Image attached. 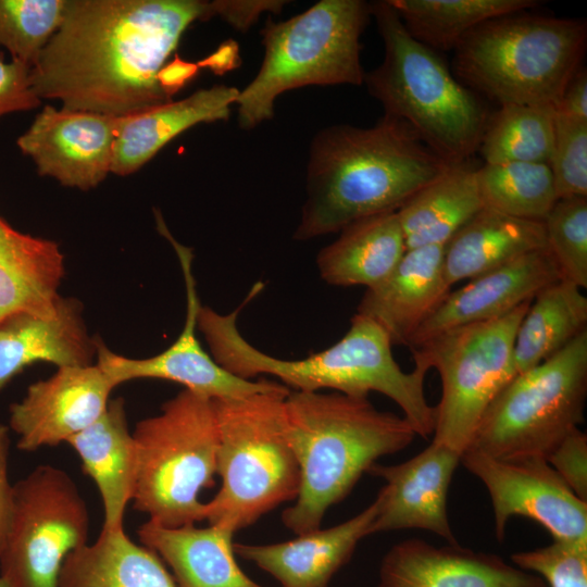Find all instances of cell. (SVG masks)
I'll return each mask as SVG.
<instances>
[{"label": "cell", "mask_w": 587, "mask_h": 587, "mask_svg": "<svg viewBox=\"0 0 587 587\" xmlns=\"http://www.w3.org/2000/svg\"><path fill=\"white\" fill-rule=\"evenodd\" d=\"M217 1L65 0L62 21L30 68L40 99L125 117L172 101L158 73Z\"/></svg>", "instance_id": "6da1fadb"}, {"label": "cell", "mask_w": 587, "mask_h": 587, "mask_svg": "<svg viewBox=\"0 0 587 587\" xmlns=\"http://www.w3.org/2000/svg\"><path fill=\"white\" fill-rule=\"evenodd\" d=\"M451 165L385 114L372 127H325L311 142L307 199L294 238L313 239L397 212Z\"/></svg>", "instance_id": "7a4b0ae2"}, {"label": "cell", "mask_w": 587, "mask_h": 587, "mask_svg": "<svg viewBox=\"0 0 587 587\" xmlns=\"http://www.w3.org/2000/svg\"><path fill=\"white\" fill-rule=\"evenodd\" d=\"M240 308L227 314L200 307L197 329L204 336L211 357L233 375L252 379L276 377L297 391L330 389L354 397L376 391L402 411L416 436L434 434L436 408L428 403L424 380L428 370L415 364L403 371L392 354L387 333L374 321L354 314L347 333L330 347L299 360H283L251 345L237 327Z\"/></svg>", "instance_id": "3957f363"}, {"label": "cell", "mask_w": 587, "mask_h": 587, "mask_svg": "<svg viewBox=\"0 0 587 587\" xmlns=\"http://www.w3.org/2000/svg\"><path fill=\"white\" fill-rule=\"evenodd\" d=\"M285 429L300 470V490L282 521L296 535L321 527L376 461L412 444L410 423L376 409L367 397L337 391H289Z\"/></svg>", "instance_id": "277c9868"}, {"label": "cell", "mask_w": 587, "mask_h": 587, "mask_svg": "<svg viewBox=\"0 0 587 587\" xmlns=\"http://www.w3.org/2000/svg\"><path fill=\"white\" fill-rule=\"evenodd\" d=\"M384 60L365 73L369 92L385 115L403 122L439 158L460 164L478 151L488 117L438 52L415 40L389 1L371 3Z\"/></svg>", "instance_id": "5b68a950"}, {"label": "cell", "mask_w": 587, "mask_h": 587, "mask_svg": "<svg viewBox=\"0 0 587 587\" xmlns=\"http://www.w3.org/2000/svg\"><path fill=\"white\" fill-rule=\"evenodd\" d=\"M587 45V23L526 11L489 20L454 49L457 77L500 105L555 108Z\"/></svg>", "instance_id": "8992f818"}, {"label": "cell", "mask_w": 587, "mask_h": 587, "mask_svg": "<svg viewBox=\"0 0 587 587\" xmlns=\"http://www.w3.org/2000/svg\"><path fill=\"white\" fill-rule=\"evenodd\" d=\"M289 391L282 385L241 398L213 399L221 486L204 503L209 524L236 533L298 497L300 470L285 429Z\"/></svg>", "instance_id": "52a82bcc"}, {"label": "cell", "mask_w": 587, "mask_h": 587, "mask_svg": "<svg viewBox=\"0 0 587 587\" xmlns=\"http://www.w3.org/2000/svg\"><path fill=\"white\" fill-rule=\"evenodd\" d=\"M371 16L362 0H322L283 22L267 18L261 29L264 58L236 99L238 124L251 129L274 114L276 98L310 86L362 85L360 37Z\"/></svg>", "instance_id": "ba28073f"}, {"label": "cell", "mask_w": 587, "mask_h": 587, "mask_svg": "<svg viewBox=\"0 0 587 587\" xmlns=\"http://www.w3.org/2000/svg\"><path fill=\"white\" fill-rule=\"evenodd\" d=\"M133 508L164 527L204 520L202 489L214 485L217 425L213 399L183 389L137 423Z\"/></svg>", "instance_id": "9c48e42d"}, {"label": "cell", "mask_w": 587, "mask_h": 587, "mask_svg": "<svg viewBox=\"0 0 587 587\" xmlns=\"http://www.w3.org/2000/svg\"><path fill=\"white\" fill-rule=\"evenodd\" d=\"M586 397L587 330L516 374L485 411L467 449L496 459H546L584 422Z\"/></svg>", "instance_id": "30bf717a"}, {"label": "cell", "mask_w": 587, "mask_h": 587, "mask_svg": "<svg viewBox=\"0 0 587 587\" xmlns=\"http://www.w3.org/2000/svg\"><path fill=\"white\" fill-rule=\"evenodd\" d=\"M532 301L488 322L446 330L411 349L441 382L433 441L462 454L485 411L516 375L514 339Z\"/></svg>", "instance_id": "8fae6325"}, {"label": "cell", "mask_w": 587, "mask_h": 587, "mask_svg": "<svg viewBox=\"0 0 587 587\" xmlns=\"http://www.w3.org/2000/svg\"><path fill=\"white\" fill-rule=\"evenodd\" d=\"M86 502L60 467L42 464L13 485L0 576L11 587H59L65 558L87 544Z\"/></svg>", "instance_id": "7c38bea8"}, {"label": "cell", "mask_w": 587, "mask_h": 587, "mask_svg": "<svg viewBox=\"0 0 587 587\" xmlns=\"http://www.w3.org/2000/svg\"><path fill=\"white\" fill-rule=\"evenodd\" d=\"M157 227L173 246L186 287V320L177 339L164 351L146 359H130L111 351L96 339L97 364L117 385L139 378H154L180 384L190 391L210 399L241 398L279 388L283 384L266 379H243L227 372L201 347L197 336V317L201 307L192 275L191 249L179 243L170 233L160 212L155 211Z\"/></svg>", "instance_id": "4fadbf2b"}, {"label": "cell", "mask_w": 587, "mask_h": 587, "mask_svg": "<svg viewBox=\"0 0 587 587\" xmlns=\"http://www.w3.org/2000/svg\"><path fill=\"white\" fill-rule=\"evenodd\" d=\"M460 463L487 489L499 541L513 516L539 523L553 539L587 538V501L570 489L545 458L496 459L466 449Z\"/></svg>", "instance_id": "5bb4252c"}, {"label": "cell", "mask_w": 587, "mask_h": 587, "mask_svg": "<svg viewBox=\"0 0 587 587\" xmlns=\"http://www.w3.org/2000/svg\"><path fill=\"white\" fill-rule=\"evenodd\" d=\"M118 124L120 117L48 104L16 145L39 175L88 190L111 173Z\"/></svg>", "instance_id": "9a60e30c"}, {"label": "cell", "mask_w": 587, "mask_h": 587, "mask_svg": "<svg viewBox=\"0 0 587 587\" xmlns=\"http://www.w3.org/2000/svg\"><path fill=\"white\" fill-rule=\"evenodd\" d=\"M115 386L98 364L58 367L10 405L9 428L26 452L66 442L97 421Z\"/></svg>", "instance_id": "2e32d148"}, {"label": "cell", "mask_w": 587, "mask_h": 587, "mask_svg": "<svg viewBox=\"0 0 587 587\" xmlns=\"http://www.w3.org/2000/svg\"><path fill=\"white\" fill-rule=\"evenodd\" d=\"M461 454L432 441L413 458L394 465L374 463L367 473L385 480L378 512L370 528L375 533L422 529L448 544H458L450 526L447 496Z\"/></svg>", "instance_id": "e0dca14e"}, {"label": "cell", "mask_w": 587, "mask_h": 587, "mask_svg": "<svg viewBox=\"0 0 587 587\" xmlns=\"http://www.w3.org/2000/svg\"><path fill=\"white\" fill-rule=\"evenodd\" d=\"M377 587H547L497 554L412 538L384 555Z\"/></svg>", "instance_id": "ac0fdd59"}, {"label": "cell", "mask_w": 587, "mask_h": 587, "mask_svg": "<svg viewBox=\"0 0 587 587\" xmlns=\"http://www.w3.org/2000/svg\"><path fill=\"white\" fill-rule=\"evenodd\" d=\"M559 279L560 272L547 248L522 255L450 291L409 348L452 328L500 319Z\"/></svg>", "instance_id": "d6986e66"}, {"label": "cell", "mask_w": 587, "mask_h": 587, "mask_svg": "<svg viewBox=\"0 0 587 587\" xmlns=\"http://www.w3.org/2000/svg\"><path fill=\"white\" fill-rule=\"evenodd\" d=\"M444 251L441 245L408 249L383 282L365 290L357 314L377 323L392 346L410 347L420 327L450 294Z\"/></svg>", "instance_id": "ffe728a7"}, {"label": "cell", "mask_w": 587, "mask_h": 587, "mask_svg": "<svg viewBox=\"0 0 587 587\" xmlns=\"http://www.w3.org/2000/svg\"><path fill=\"white\" fill-rule=\"evenodd\" d=\"M378 499L351 519L275 544L234 542L236 555L273 576L280 587H328L350 560L358 544L370 535Z\"/></svg>", "instance_id": "44dd1931"}, {"label": "cell", "mask_w": 587, "mask_h": 587, "mask_svg": "<svg viewBox=\"0 0 587 587\" xmlns=\"http://www.w3.org/2000/svg\"><path fill=\"white\" fill-rule=\"evenodd\" d=\"M95 355L96 339L88 336L83 304L60 296L47 313L21 312L0 322V390L34 363L90 365Z\"/></svg>", "instance_id": "7402d4cb"}, {"label": "cell", "mask_w": 587, "mask_h": 587, "mask_svg": "<svg viewBox=\"0 0 587 587\" xmlns=\"http://www.w3.org/2000/svg\"><path fill=\"white\" fill-rule=\"evenodd\" d=\"M66 444L77 453L83 471L98 488L104 511L102 528H123L137 477L136 444L124 399H110L101 416Z\"/></svg>", "instance_id": "603a6c76"}, {"label": "cell", "mask_w": 587, "mask_h": 587, "mask_svg": "<svg viewBox=\"0 0 587 587\" xmlns=\"http://www.w3.org/2000/svg\"><path fill=\"white\" fill-rule=\"evenodd\" d=\"M238 95L236 87L216 85L182 100L120 117L111 173L133 174L186 129L199 123L227 120Z\"/></svg>", "instance_id": "cb8c5ba5"}, {"label": "cell", "mask_w": 587, "mask_h": 587, "mask_svg": "<svg viewBox=\"0 0 587 587\" xmlns=\"http://www.w3.org/2000/svg\"><path fill=\"white\" fill-rule=\"evenodd\" d=\"M141 545L172 570L177 587H265L239 567L234 532L218 525L164 527L151 521L137 530Z\"/></svg>", "instance_id": "d4e9b609"}, {"label": "cell", "mask_w": 587, "mask_h": 587, "mask_svg": "<svg viewBox=\"0 0 587 587\" xmlns=\"http://www.w3.org/2000/svg\"><path fill=\"white\" fill-rule=\"evenodd\" d=\"M545 248L542 222L484 208L445 245L446 279L452 287Z\"/></svg>", "instance_id": "484cf974"}, {"label": "cell", "mask_w": 587, "mask_h": 587, "mask_svg": "<svg viewBox=\"0 0 587 587\" xmlns=\"http://www.w3.org/2000/svg\"><path fill=\"white\" fill-rule=\"evenodd\" d=\"M64 273L55 241L23 234L0 216V322L21 312L51 311Z\"/></svg>", "instance_id": "4316f807"}, {"label": "cell", "mask_w": 587, "mask_h": 587, "mask_svg": "<svg viewBox=\"0 0 587 587\" xmlns=\"http://www.w3.org/2000/svg\"><path fill=\"white\" fill-rule=\"evenodd\" d=\"M407 251L397 212L353 222L317 254L320 276L328 285L366 289L383 282Z\"/></svg>", "instance_id": "83f0119b"}, {"label": "cell", "mask_w": 587, "mask_h": 587, "mask_svg": "<svg viewBox=\"0 0 587 587\" xmlns=\"http://www.w3.org/2000/svg\"><path fill=\"white\" fill-rule=\"evenodd\" d=\"M59 587H177L161 558L124 532L103 529L91 544L68 553Z\"/></svg>", "instance_id": "f1b7e54d"}, {"label": "cell", "mask_w": 587, "mask_h": 587, "mask_svg": "<svg viewBox=\"0 0 587 587\" xmlns=\"http://www.w3.org/2000/svg\"><path fill=\"white\" fill-rule=\"evenodd\" d=\"M484 208L476 168L452 164L397 211L407 250L445 246Z\"/></svg>", "instance_id": "f546056e"}, {"label": "cell", "mask_w": 587, "mask_h": 587, "mask_svg": "<svg viewBox=\"0 0 587 587\" xmlns=\"http://www.w3.org/2000/svg\"><path fill=\"white\" fill-rule=\"evenodd\" d=\"M582 290L561 278L532 300L514 339L516 374L551 358L587 330V297Z\"/></svg>", "instance_id": "4dcf8cb0"}, {"label": "cell", "mask_w": 587, "mask_h": 587, "mask_svg": "<svg viewBox=\"0 0 587 587\" xmlns=\"http://www.w3.org/2000/svg\"><path fill=\"white\" fill-rule=\"evenodd\" d=\"M408 33L427 48L454 50L480 24L529 10L534 0H388Z\"/></svg>", "instance_id": "1f68e13d"}, {"label": "cell", "mask_w": 587, "mask_h": 587, "mask_svg": "<svg viewBox=\"0 0 587 587\" xmlns=\"http://www.w3.org/2000/svg\"><path fill=\"white\" fill-rule=\"evenodd\" d=\"M550 104H503L488 118L478 151L485 163H548L554 138Z\"/></svg>", "instance_id": "d6a6232c"}, {"label": "cell", "mask_w": 587, "mask_h": 587, "mask_svg": "<svg viewBox=\"0 0 587 587\" xmlns=\"http://www.w3.org/2000/svg\"><path fill=\"white\" fill-rule=\"evenodd\" d=\"M476 177L484 207L512 217L544 222L558 200L548 163H484Z\"/></svg>", "instance_id": "836d02e7"}, {"label": "cell", "mask_w": 587, "mask_h": 587, "mask_svg": "<svg viewBox=\"0 0 587 587\" xmlns=\"http://www.w3.org/2000/svg\"><path fill=\"white\" fill-rule=\"evenodd\" d=\"M64 5L65 0H0V51L32 66L57 32Z\"/></svg>", "instance_id": "e575fe53"}, {"label": "cell", "mask_w": 587, "mask_h": 587, "mask_svg": "<svg viewBox=\"0 0 587 587\" xmlns=\"http://www.w3.org/2000/svg\"><path fill=\"white\" fill-rule=\"evenodd\" d=\"M562 279L587 287V197L558 199L542 222Z\"/></svg>", "instance_id": "d590c367"}, {"label": "cell", "mask_w": 587, "mask_h": 587, "mask_svg": "<svg viewBox=\"0 0 587 587\" xmlns=\"http://www.w3.org/2000/svg\"><path fill=\"white\" fill-rule=\"evenodd\" d=\"M510 559L514 566L540 577L547 587H587V538L553 539Z\"/></svg>", "instance_id": "8d00e7d4"}, {"label": "cell", "mask_w": 587, "mask_h": 587, "mask_svg": "<svg viewBox=\"0 0 587 587\" xmlns=\"http://www.w3.org/2000/svg\"><path fill=\"white\" fill-rule=\"evenodd\" d=\"M549 165L558 199L587 197V121L555 112Z\"/></svg>", "instance_id": "74e56055"}, {"label": "cell", "mask_w": 587, "mask_h": 587, "mask_svg": "<svg viewBox=\"0 0 587 587\" xmlns=\"http://www.w3.org/2000/svg\"><path fill=\"white\" fill-rule=\"evenodd\" d=\"M546 460L570 489L587 501V435L579 428L574 429L550 451Z\"/></svg>", "instance_id": "f35d334b"}, {"label": "cell", "mask_w": 587, "mask_h": 587, "mask_svg": "<svg viewBox=\"0 0 587 587\" xmlns=\"http://www.w3.org/2000/svg\"><path fill=\"white\" fill-rule=\"evenodd\" d=\"M32 66L20 60L4 61L0 51V117L8 113L29 111L41 104L30 84Z\"/></svg>", "instance_id": "ab89813d"}, {"label": "cell", "mask_w": 587, "mask_h": 587, "mask_svg": "<svg viewBox=\"0 0 587 587\" xmlns=\"http://www.w3.org/2000/svg\"><path fill=\"white\" fill-rule=\"evenodd\" d=\"M555 112L587 121V71L583 65L567 83Z\"/></svg>", "instance_id": "60d3db41"}, {"label": "cell", "mask_w": 587, "mask_h": 587, "mask_svg": "<svg viewBox=\"0 0 587 587\" xmlns=\"http://www.w3.org/2000/svg\"><path fill=\"white\" fill-rule=\"evenodd\" d=\"M9 432V426L0 424V550L8 528L13 492V485L10 484L8 475Z\"/></svg>", "instance_id": "b9f144b4"}, {"label": "cell", "mask_w": 587, "mask_h": 587, "mask_svg": "<svg viewBox=\"0 0 587 587\" xmlns=\"http://www.w3.org/2000/svg\"><path fill=\"white\" fill-rule=\"evenodd\" d=\"M197 63L187 62L177 54L166 62L158 73V82L162 91L170 98L189 83L199 72Z\"/></svg>", "instance_id": "7bdbcfd3"}, {"label": "cell", "mask_w": 587, "mask_h": 587, "mask_svg": "<svg viewBox=\"0 0 587 587\" xmlns=\"http://www.w3.org/2000/svg\"><path fill=\"white\" fill-rule=\"evenodd\" d=\"M199 67H207L217 75L237 67L240 64L238 46L235 41L223 42L213 53L200 60Z\"/></svg>", "instance_id": "ee69618b"}, {"label": "cell", "mask_w": 587, "mask_h": 587, "mask_svg": "<svg viewBox=\"0 0 587 587\" xmlns=\"http://www.w3.org/2000/svg\"><path fill=\"white\" fill-rule=\"evenodd\" d=\"M0 587H11L9 583L0 576Z\"/></svg>", "instance_id": "f6af8a7d"}]
</instances>
